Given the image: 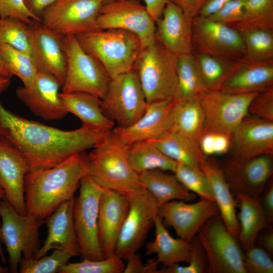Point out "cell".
<instances>
[{
  "label": "cell",
  "instance_id": "1",
  "mask_svg": "<svg viewBox=\"0 0 273 273\" xmlns=\"http://www.w3.org/2000/svg\"><path fill=\"white\" fill-rule=\"evenodd\" d=\"M111 131L83 125L70 130L48 126L12 113L0 100V138L26 158L29 171L52 168L75 154L93 149Z\"/></svg>",
  "mask_w": 273,
  "mask_h": 273
},
{
  "label": "cell",
  "instance_id": "2",
  "mask_svg": "<svg viewBox=\"0 0 273 273\" xmlns=\"http://www.w3.org/2000/svg\"><path fill=\"white\" fill-rule=\"evenodd\" d=\"M88 174L85 151L52 168L28 172L24 185L26 213L45 219L61 204L74 198L81 179Z\"/></svg>",
  "mask_w": 273,
  "mask_h": 273
},
{
  "label": "cell",
  "instance_id": "3",
  "mask_svg": "<svg viewBox=\"0 0 273 273\" xmlns=\"http://www.w3.org/2000/svg\"><path fill=\"white\" fill-rule=\"evenodd\" d=\"M87 156L88 174L104 188L127 197L146 191L131 166L127 146L112 130Z\"/></svg>",
  "mask_w": 273,
  "mask_h": 273
},
{
  "label": "cell",
  "instance_id": "4",
  "mask_svg": "<svg viewBox=\"0 0 273 273\" xmlns=\"http://www.w3.org/2000/svg\"><path fill=\"white\" fill-rule=\"evenodd\" d=\"M75 36L81 47L102 65L111 78L131 71L143 48L136 35L122 29H97Z\"/></svg>",
  "mask_w": 273,
  "mask_h": 273
},
{
  "label": "cell",
  "instance_id": "5",
  "mask_svg": "<svg viewBox=\"0 0 273 273\" xmlns=\"http://www.w3.org/2000/svg\"><path fill=\"white\" fill-rule=\"evenodd\" d=\"M177 56L155 41L141 50L133 66L148 104L173 101L176 91Z\"/></svg>",
  "mask_w": 273,
  "mask_h": 273
},
{
  "label": "cell",
  "instance_id": "6",
  "mask_svg": "<svg viewBox=\"0 0 273 273\" xmlns=\"http://www.w3.org/2000/svg\"><path fill=\"white\" fill-rule=\"evenodd\" d=\"M0 239L8 253L9 270L17 273L21 258H34L39 249L38 231L44 221L19 213L5 197L0 202Z\"/></svg>",
  "mask_w": 273,
  "mask_h": 273
},
{
  "label": "cell",
  "instance_id": "7",
  "mask_svg": "<svg viewBox=\"0 0 273 273\" xmlns=\"http://www.w3.org/2000/svg\"><path fill=\"white\" fill-rule=\"evenodd\" d=\"M73 207L76 236L82 259L105 258L99 235L100 201L105 188L89 174L82 178Z\"/></svg>",
  "mask_w": 273,
  "mask_h": 273
},
{
  "label": "cell",
  "instance_id": "8",
  "mask_svg": "<svg viewBox=\"0 0 273 273\" xmlns=\"http://www.w3.org/2000/svg\"><path fill=\"white\" fill-rule=\"evenodd\" d=\"M197 234L206 255L207 272L246 273L242 247L219 214L207 220Z\"/></svg>",
  "mask_w": 273,
  "mask_h": 273
},
{
  "label": "cell",
  "instance_id": "9",
  "mask_svg": "<svg viewBox=\"0 0 273 273\" xmlns=\"http://www.w3.org/2000/svg\"><path fill=\"white\" fill-rule=\"evenodd\" d=\"M67 70L62 92H84L101 99L111 77L102 65L80 46L75 35L65 36Z\"/></svg>",
  "mask_w": 273,
  "mask_h": 273
},
{
  "label": "cell",
  "instance_id": "10",
  "mask_svg": "<svg viewBox=\"0 0 273 273\" xmlns=\"http://www.w3.org/2000/svg\"><path fill=\"white\" fill-rule=\"evenodd\" d=\"M148 105L139 80L132 70L111 78L106 93L101 99L104 114L121 127L135 122Z\"/></svg>",
  "mask_w": 273,
  "mask_h": 273
},
{
  "label": "cell",
  "instance_id": "11",
  "mask_svg": "<svg viewBox=\"0 0 273 273\" xmlns=\"http://www.w3.org/2000/svg\"><path fill=\"white\" fill-rule=\"evenodd\" d=\"M102 0H55L42 12L41 22L66 36L98 29L97 18Z\"/></svg>",
  "mask_w": 273,
  "mask_h": 273
},
{
  "label": "cell",
  "instance_id": "12",
  "mask_svg": "<svg viewBox=\"0 0 273 273\" xmlns=\"http://www.w3.org/2000/svg\"><path fill=\"white\" fill-rule=\"evenodd\" d=\"M193 52L229 61L244 58L245 48L237 29L206 18L196 16L192 21Z\"/></svg>",
  "mask_w": 273,
  "mask_h": 273
},
{
  "label": "cell",
  "instance_id": "13",
  "mask_svg": "<svg viewBox=\"0 0 273 273\" xmlns=\"http://www.w3.org/2000/svg\"><path fill=\"white\" fill-rule=\"evenodd\" d=\"M129 209L119 233L115 254L125 259L136 253L154 226L158 207L147 191L128 197Z\"/></svg>",
  "mask_w": 273,
  "mask_h": 273
},
{
  "label": "cell",
  "instance_id": "14",
  "mask_svg": "<svg viewBox=\"0 0 273 273\" xmlns=\"http://www.w3.org/2000/svg\"><path fill=\"white\" fill-rule=\"evenodd\" d=\"M258 94L208 91L202 99L205 113L203 134H223L231 138L247 116L250 103Z\"/></svg>",
  "mask_w": 273,
  "mask_h": 273
},
{
  "label": "cell",
  "instance_id": "15",
  "mask_svg": "<svg viewBox=\"0 0 273 273\" xmlns=\"http://www.w3.org/2000/svg\"><path fill=\"white\" fill-rule=\"evenodd\" d=\"M98 29H118L133 33L143 48L155 41V22L144 6L132 0H117L102 6L97 18Z\"/></svg>",
  "mask_w": 273,
  "mask_h": 273
},
{
  "label": "cell",
  "instance_id": "16",
  "mask_svg": "<svg viewBox=\"0 0 273 273\" xmlns=\"http://www.w3.org/2000/svg\"><path fill=\"white\" fill-rule=\"evenodd\" d=\"M187 202L169 201L158 207V214L164 225L172 227L179 238L191 242L203 225L219 212L214 201L200 199Z\"/></svg>",
  "mask_w": 273,
  "mask_h": 273
},
{
  "label": "cell",
  "instance_id": "17",
  "mask_svg": "<svg viewBox=\"0 0 273 273\" xmlns=\"http://www.w3.org/2000/svg\"><path fill=\"white\" fill-rule=\"evenodd\" d=\"M29 27L31 55L38 71L54 76L63 85L67 70L65 36L40 21L34 20Z\"/></svg>",
  "mask_w": 273,
  "mask_h": 273
},
{
  "label": "cell",
  "instance_id": "18",
  "mask_svg": "<svg viewBox=\"0 0 273 273\" xmlns=\"http://www.w3.org/2000/svg\"><path fill=\"white\" fill-rule=\"evenodd\" d=\"M62 86L54 76L38 71L29 85L17 88L16 94L35 115L47 121L58 120L68 113L60 97Z\"/></svg>",
  "mask_w": 273,
  "mask_h": 273
},
{
  "label": "cell",
  "instance_id": "19",
  "mask_svg": "<svg viewBox=\"0 0 273 273\" xmlns=\"http://www.w3.org/2000/svg\"><path fill=\"white\" fill-rule=\"evenodd\" d=\"M220 168L232 192L258 197L272 174V155L245 160L232 157Z\"/></svg>",
  "mask_w": 273,
  "mask_h": 273
},
{
  "label": "cell",
  "instance_id": "20",
  "mask_svg": "<svg viewBox=\"0 0 273 273\" xmlns=\"http://www.w3.org/2000/svg\"><path fill=\"white\" fill-rule=\"evenodd\" d=\"M233 158L245 160L273 154V121L245 117L231 136Z\"/></svg>",
  "mask_w": 273,
  "mask_h": 273
},
{
  "label": "cell",
  "instance_id": "21",
  "mask_svg": "<svg viewBox=\"0 0 273 273\" xmlns=\"http://www.w3.org/2000/svg\"><path fill=\"white\" fill-rule=\"evenodd\" d=\"M173 101L164 100L148 104L144 114L133 124L112 129L126 146L145 141L156 140L169 132Z\"/></svg>",
  "mask_w": 273,
  "mask_h": 273
},
{
  "label": "cell",
  "instance_id": "22",
  "mask_svg": "<svg viewBox=\"0 0 273 273\" xmlns=\"http://www.w3.org/2000/svg\"><path fill=\"white\" fill-rule=\"evenodd\" d=\"M30 170L26 158L16 148L0 138V185L5 198L19 213H26L24 185Z\"/></svg>",
  "mask_w": 273,
  "mask_h": 273
},
{
  "label": "cell",
  "instance_id": "23",
  "mask_svg": "<svg viewBox=\"0 0 273 273\" xmlns=\"http://www.w3.org/2000/svg\"><path fill=\"white\" fill-rule=\"evenodd\" d=\"M193 19L169 1L155 21V41L176 56L192 54Z\"/></svg>",
  "mask_w": 273,
  "mask_h": 273
},
{
  "label": "cell",
  "instance_id": "24",
  "mask_svg": "<svg viewBox=\"0 0 273 273\" xmlns=\"http://www.w3.org/2000/svg\"><path fill=\"white\" fill-rule=\"evenodd\" d=\"M127 197L104 189L99 215V235L104 258L115 255L118 237L129 209Z\"/></svg>",
  "mask_w": 273,
  "mask_h": 273
},
{
  "label": "cell",
  "instance_id": "25",
  "mask_svg": "<svg viewBox=\"0 0 273 273\" xmlns=\"http://www.w3.org/2000/svg\"><path fill=\"white\" fill-rule=\"evenodd\" d=\"M75 198L61 204L45 219L48 236L34 258H39L52 249L68 251L74 256L80 255L73 219Z\"/></svg>",
  "mask_w": 273,
  "mask_h": 273
},
{
  "label": "cell",
  "instance_id": "26",
  "mask_svg": "<svg viewBox=\"0 0 273 273\" xmlns=\"http://www.w3.org/2000/svg\"><path fill=\"white\" fill-rule=\"evenodd\" d=\"M273 88V61L262 62L238 61L220 90L223 93H260Z\"/></svg>",
  "mask_w": 273,
  "mask_h": 273
},
{
  "label": "cell",
  "instance_id": "27",
  "mask_svg": "<svg viewBox=\"0 0 273 273\" xmlns=\"http://www.w3.org/2000/svg\"><path fill=\"white\" fill-rule=\"evenodd\" d=\"M200 168L208 180L219 215L228 229L238 239L240 226L236 213L237 203L220 167L214 160L206 159Z\"/></svg>",
  "mask_w": 273,
  "mask_h": 273
},
{
  "label": "cell",
  "instance_id": "28",
  "mask_svg": "<svg viewBox=\"0 0 273 273\" xmlns=\"http://www.w3.org/2000/svg\"><path fill=\"white\" fill-rule=\"evenodd\" d=\"M155 236L146 245L148 255L156 253V261L166 267L180 262L188 263L191 257V244L181 238L172 237L158 215L155 220Z\"/></svg>",
  "mask_w": 273,
  "mask_h": 273
},
{
  "label": "cell",
  "instance_id": "29",
  "mask_svg": "<svg viewBox=\"0 0 273 273\" xmlns=\"http://www.w3.org/2000/svg\"><path fill=\"white\" fill-rule=\"evenodd\" d=\"M236 201L240 208L237 215L240 226L238 240L246 252L255 246L259 232L269 228L270 224L258 197L238 194Z\"/></svg>",
  "mask_w": 273,
  "mask_h": 273
},
{
  "label": "cell",
  "instance_id": "30",
  "mask_svg": "<svg viewBox=\"0 0 273 273\" xmlns=\"http://www.w3.org/2000/svg\"><path fill=\"white\" fill-rule=\"evenodd\" d=\"M60 97L68 113L77 116L83 126L112 130L114 122L103 112L101 99L84 92L60 93Z\"/></svg>",
  "mask_w": 273,
  "mask_h": 273
},
{
  "label": "cell",
  "instance_id": "31",
  "mask_svg": "<svg viewBox=\"0 0 273 273\" xmlns=\"http://www.w3.org/2000/svg\"><path fill=\"white\" fill-rule=\"evenodd\" d=\"M169 132L199 144L203 134L205 113L202 99L174 102Z\"/></svg>",
  "mask_w": 273,
  "mask_h": 273
},
{
  "label": "cell",
  "instance_id": "32",
  "mask_svg": "<svg viewBox=\"0 0 273 273\" xmlns=\"http://www.w3.org/2000/svg\"><path fill=\"white\" fill-rule=\"evenodd\" d=\"M139 177L145 190L153 196L158 207L172 200L191 202L196 198V194L186 189L173 173L153 170L144 172Z\"/></svg>",
  "mask_w": 273,
  "mask_h": 273
},
{
  "label": "cell",
  "instance_id": "33",
  "mask_svg": "<svg viewBox=\"0 0 273 273\" xmlns=\"http://www.w3.org/2000/svg\"><path fill=\"white\" fill-rule=\"evenodd\" d=\"M131 166L139 175L151 170L173 173L177 162L166 156L152 141L137 142L127 146Z\"/></svg>",
  "mask_w": 273,
  "mask_h": 273
},
{
  "label": "cell",
  "instance_id": "34",
  "mask_svg": "<svg viewBox=\"0 0 273 273\" xmlns=\"http://www.w3.org/2000/svg\"><path fill=\"white\" fill-rule=\"evenodd\" d=\"M152 141L162 153L176 162L201 169L206 159L199 144L184 136L169 132Z\"/></svg>",
  "mask_w": 273,
  "mask_h": 273
},
{
  "label": "cell",
  "instance_id": "35",
  "mask_svg": "<svg viewBox=\"0 0 273 273\" xmlns=\"http://www.w3.org/2000/svg\"><path fill=\"white\" fill-rule=\"evenodd\" d=\"M177 78L174 102L202 99L208 91L201 78L192 53L177 56Z\"/></svg>",
  "mask_w": 273,
  "mask_h": 273
},
{
  "label": "cell",
  "instance_id": "36",
  "mask_svg": "<svg viewBox=\"0 0 273 273\" xmlns=\"http://www.w3.org/2000/svg\"><path fill=\"white\" fill-rule=\"evenodd\" d=\"M192 54L208 91H219L239 61L225 60L196 52Z\"/></svg>",
  "mask_w": 273,
  "mask_h": 273
},
{
  "label": "cell",
  "instance_id": "37",
  "mask_svg": "<svg viewBox=\"0 0 273 273\" xmlns=\"http://www.w3.org/2000/svg\"><path fill=\"white\" fill-rule=\"evenodd\" d=\"M239 31L244 42L245 59L256 62L273 61V30L247 27Z\"/></svg>",
  "mask_w": 273,
  "mask_h": 273
},
{
  "label": "cell",
  "instance_id": "38",
  "mask_svg": "<svg viewBox=\"0 0 273 273\" xmlns=\"http://www.w3.org/2000/svg\"><path fill=\"white\" fill-rule=\"evenodd\" d=\"M0 60L10 76L19 77L24 86L29 85L38 72L31 54L7 44L0 43Z\"/></svg>",
  "mask_w": 273,
  "mask_h": 273
},
{
  "label": "cell",
  "instance_id": "39",
  "mask_svg": "<svg viewBox=\"0 0 273 273\" xmlns=\"http://www.w3.org/2000/svg\"><path fill=\"white\" fill-rule=\"evenodd\" d=\"M234 28L247 27L273 30V0H247L240 22Z\"/></svg>",
  "mask_w": 273,
  "mask_h": 273
},
{
  "label": "cell",
  "instance_id": "40",
  "mask_svg": "<svg viewBox=\"0 0 273 273\" xmlns=\"http://www.w3.org/2000/svg\"><path fill=\"white\" fill-rule=\"evenodd\" d=\"M0 43L31 54L29 24L15 17H0Z\"/></svg>",
  "mask_w": 273,
  "mask_h": 273
},
{
  "label": "cell",
  "instance_id": "41",
  "mask_svg": "<svg viewBox=\"0 0 273 273\" xmlns=\"http://www.w3.org/2000/svg\"><path fill=\"white\" fill-rule=\"evenodd\" d=\"M73 256L68 251L54 249L51 255H46L39 258L25 259L22 257L20 261L19 271L21 273L59 272Z\"/></svg>",
  "mask_w": 273,
  "mask_h": 273
},
{
  "label": "cell",
  "instance_id": "42",
  "mask_svg": "<svg viewBox=\"0 0 273 273\" xmlns=\"http://www.w3.org/2000/svg\"><path fill=\"white\" fill-rule=\"evenodd\" d=\"M173 173L188 191L198 195L200 199L214 201L208 180L201 169L177 162Z\"/></svg>",
  "mask_w": 273,
  "mask_h": 273
},
{
  "label": "cell",
  "instance_id": "43",
  "mask_svg": "<svg viewBox=\"0 0 273 273\" xmlns=\"http://www.w3.org/2000/svg\"><path fill=\"white\" fill-rule=\"evenodd\" d=\"M125 266L123 259L114 255L99 260L83 259L80 262H68L59 273H121Z\"/></svg>",
  "mask_w": 273,
  "mask_h": 273
},
{
  "label": "cell",
  "instance_id": "44",
  "mask_svg": "<svg viewBox=\"0 0 273 273\" xmlns=\"http://www.w3.org/2000/svg\"><path fill=\"white\" fill-rule=\"evenodd\" d=\"M191 244V257L187 265L173 264L159 269V273H204L207 272V261L206 255L197 236L193 239Z\"/></svg>",
  "mask_w": 273,
  "mask_h": 273
},
{
  "label": "cell",
  "instance_id": "45",
  "mask_svg": "<svg viewBox=\"0 0 273 273\" xmlns=\"http://www.w3.org/2000/svg\"><path fill=\"white\" fill-rule=\"evenodd\" d=\"M246 252L244 264L246 273L273 272V261L266 250L254 246Z\"/></svg>",
  "mask_w": 273,
  "mask_h": 273
},
{
  "label": "cell",
  "instance_id": "46",
  "mask_svg": "<svg viewBox=\"0 0 273 273\" xmlns=\"http://www.w3.org/2000/svg\"><path fill=\"white\" fill-rule=\"evenodd\" d=\"M246 1L231 0L206 18L233 27L241 20Z\"/></svg>",
  "mask_w": 273,
  "mask_h": 273
},
{
  "label": "cell",
  "instance_id": "47",
  "mask_svg": "<svg viewBox=\"0 0 273 273\" xmlns=\"http://www.w3.org/2000/svg\"><path fill=\"white\" fill-rule=\"evenodd\" d=\"M7 17L18 18L28 24L34 20L41 22V19L27 8L24 0H0V17Z\"/></svg>",
  "mask_w": 273,
  "mask_h": 273
},
{
  "label": "cell",
  "instance_id": "48",
  "mask_svg": "<svg viewBox=\"0 0 273 273\" xmlns=\"http://www.w3.org/2000/svg\"><path fill=\"white\" fill-rule=\"evenodd\" d=\"M273 121V88L259 93L250 103L248 113Z\"/></svg>",
  "mask_w": 273,
  "mask_h": 273
},
{
  "label": "cell",
  "instance_id": "49",
  "mask_svg": "<svg viewBox=\"0 0 273 273\" xmlns=\"http://www.w3.org/2000/svg\"><path fill=\"white\" fill-rule=\"evenodd\" d=\"M126 260L127 264L125 266L124 273H159V263L156 260L150 259L144 264L141 255L136 253L128 256Z\"/></svg>",
  "mask_w": 273,
  "mask_h": 273
},
{
  "label": "cell",
  "instance_id": "50",
  "mask_svg": "<svg viewBox=\"0 0 273 273\" xmlns=\"http://www.w3.org/2000/svg\"><path fill=\"white\" fill-rule=\"evenodd\" d=\"M205 0H170L178 7L184 13L193 19L196 17Z\"/></svg>",
  "mask_w": 273,
  "mask_h": 273
},
{
  "label": "cell",
  "instance_id": "51",
  "mask_svg": "<svg viewBox=\"0 0 273 273\" xmlns=\"http://www.w3.org/2000/svg\"><path fill=\"white\" fill-rule=\"evenodd\" d=\"M261 203L266 217L267 220L270 224L273 221V185L270 184L264 192Z\"/></svg>",
  "mask_w": 273,
  "mask_h": 273
},
{
  "label": "cell",
  "instance_id": "52",
  "mask_svg": "<svg viewBox=\"0 0 273 273\" xmlns=\"http://www.w3.org/2000/svg\"><path fill=\"white\" fill-rule=\"evenodd\" d=\"M145 8L151 17L155 21L161 15L166 4L170 0H143Z\"/></svg>",
  "mask_w": 273,
  "mask_h": 273
},
{
  "label": "cell",
  "instance_id": "53",
  "mask_svg": "<svg viewBox=\"0 0 273 273\" xmlns=\"http://www.w3.org/2000/svg\"><path fill=\"white\" fill-rule=\"evenodd\" d=\"M230 1L231 0H205L197 16L207 17Z\"/></svg>",
  "mask_w": 273,
  "mask_h": 273
},
{
  "label": "cell",
  "instance_id": "54",
  "mask_svg": "<svg viewBox=\"0 0 273 273\" xmlns=\"http://www.w3.org/2000/svg\"><path fill=\"white\" fill-rule=\"evenodd\" d=\"M230 147L231 138L230 136L223 134H214V154L221 155L227 153Z\"/></svg>",
  "mask_w": 273,
  "mask_h": 273
},
{
  "label": "cell",
  "instance_id": "55",
  "mask_svg": "<svg viewBox=\"0 0 273 273\" xmlns=\"http://www.w3.org/2000/svg\"><path fill=\"white\" fill-rule=\"evenodd\" d=\"M27 8L40 18L43 10L55 0H24Z\"/></svg>",
  "mask_w": 273,
  "mask_h": 273
},
{
  "label": "cell",
  "instance_id": "56",
  "mask_svg": "<svg viewBox=\"0 0 273 273\" xmlns=\"http://www.w3.org/2000/svg\"><path fill=\"white\" fill-rule=\"evenodd\" d=\"M214 133H204L202 136L199 145L202 152L205 156L214 155Z\"/></svg>",
  "mask_w": 273,
  "mask_h": 273
},
{
  "label": "cell",
  "instance_id": "57",
  "mask_svg": "<svg viewBox=\"0 0 273 273\" xmlns=\"http://www.w3.org/2000/svg\"><path fill=\"white\" fill-rule=\"evenodd\" d=\"M268 228L267 231L264 232L259 237L257 236L256 240L260 247L263 248L270 254H273V230Z\"/></svg>",
  "mask_w": 273,
  "mask_h": 273
},
{
  "label": "cell",
  "instance_id": "58",
  "mask_svg": "<svg viewBox=\"0 0 273 273\" xmlns=\"http://www.w3.org/2000/svg\"><path fill=\"white\" fill-rule=\"evenodd\" d=\"M11 84V78L0 76V94L5 91Z\"/></svg>",
  "mask_w": 273,
  "mask_h": 273
},
{
  "label": "cell",
  "instance_id": "59",
  "mask_svg": "<svg viewBox=\"0 0 273 273\" xmlns=\"http://www.w3.org/2000/svg\"><path fill=\"white\" fill-rule=\"evenodd\" d=\"M0 76H4L11 78V76L5 68L4 65L0 60Z\"/></svg>",
  "mask_w": 273,
  "mask_h": 273
},
{
  "label": "cell",
  "instance_id": "60",
  "mask_svg": "<svg viewBox=\"0 0 273 273\" xmlns=\"http://www.w3.org/2000/svg\"><path fill=\"white\" fill-rule=\"evenodd\" d=\"M0 256L3 258L4 255L3 253V250L1 246L0 243ZM9 270V267H5L0 265V273H6L8 272Z\"/></svg>",
  "mask_w": 273,
  "mask_h": 273
},
{
  "label": "cell",
  "instance_id": "61",
  "mask_svg": "<svg viewBox=\"0 0 273 273\" xmlns=\"http://www.w3.org/2000/svg\"><path fill=\"white\" fill-rule=\"evenodd\" d=\"M4 197H5V192L0 185V202L4 198ZM1 221L0 220V225H1Z\"/></svg>",
  "mask_w": 273,
  "mask_h": 273
},
{
  "label": "cell",
  "instance_id": "62",
  "mask_svg": "<svg viewBox=\"0 0 273 273\" xmlns=\"http://www.w3.org/2000/svg\"><path fill=\"white\" fill-rule=\"evenodd\" d=\"M117 0H102L103 5L108 4Z\"/></svg>",
  "mask_w": 273,
  "mask_h": 273
}]
</instances>
